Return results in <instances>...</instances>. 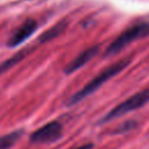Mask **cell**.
Segmentation results:
<instances>
[{
	"instance_id": "obj_1",
	"label": "cell",
	"mask_w": 149,
	"mask_h": 149,
	"mask_svg": "<svg viewBox=\"0 0 149 149\" xmlns=\"http://www.w3.org/2000/svg\"><path fill=\"white\" fill-rule=\"evenodd\" d=\"M130 63V58H123L120 59L113 64H111L109 66L105 68L99 74H97L95 77H93L86 85H84L83 88H80L78 92H76L73 95H71L66 102L68 106L74 105L79 101H81L83 99L87 98L88 95H91L92 93H94L101 85H104L106 81H108L111 78H113L115 74L120 73L126 66H128Z\"/></svg>"
},
{
	"instance_id": "obj_2",
	"label": "cell",
	"mask_w": 149,
	"mask_h": 149,
	"mask_svg": "<svg viewBox=\"0 0 149 149\" xmlns=\"http://www.w3.org/2000/svg\"><path fill=\"white\" fill-rule=\"evenodd\" d=\"M149 36V22H136L129 26L127 29H125L106 49L104 56L109 57L114 56L118 52H120L122 49H125L127 45H129L132 42Z\"/></svg>"
},
{
	"instance_id": "obj_3",
	"label": "cell",
	"mask_w": 149,
	"mask_h": 149,
	"mask_svg": "<svg viewBox=\"0 0 149 149\" xmlns=\"http://www.w3.org/2000/svg\"><path fill=\"white\" fill-rule=\"evenodd\" d=\"M148 102H149V88L139 91L135 94L130 95L128 99L123 100L122 102H120L119 105L113 107L99 122L104 123V122L112 121V120H114L119 116H122L125 114H128L133 111H136V109L141 108L142 106H144Z\"/></svg>"
},
{
	"instance_id": "obj_4",
	"label": "cell",
	"mask_w": 149,
	"mask_h": 149,
	"mask_svg": "<svg viewBox=\"0 0 149 149\" xmlns=\"http://www.w3.org/2000/svg\"><path fill=\"white\" fill-rule=\"evenodd\" d=\"M63 136V126L58 121H50L30 134L31 143H54Z\"/></svg>"
},
{
	"instance_id": "obj_5",
	"label": "cell",
	"mask_w": 149,
	"mask_h": 149,
	"mask_svg": "<svg viewBox=\"0 0 149 149\" xmlns=\"http://www.w3.org/2000/svg\"><path fill=\"white\" fill-rule=\"evenodd\" d=\"M37 29V22L34 19H27L24 20L10 35V37L7 41V45L10 48L17 47L22 44L26 40H28Z\"/></svg>"
},
{
	"instance_id": "obj_6",
	"label": "cell",
	"mask_w": 149,
	"mask_h": 149,
	"mask_svg": "<svg viewBox=\"0 0 149 149\" xmlns=\"http://www.w3.org/2000/svg\"><path fill=\"white\" fill-rule=\"evenodd\" d=\"M99 49H100V45H92L87 49H85L84 51H81L74 59H72L64 69V72L66 74H70V73H73L76 72L77 70H79L80 68H83L85 64H87L98 52H99Z\"/></svg>"
},
{
	"instance_id": "obj_7",
	"label": "cell",
	"mask_w": 149,
	"mask_h": 149,
	"mask_svg": "<svg viewBox=\"0 0 149 149\" xmlns=\"http://www.w3.org/2000/svg\"><path fill=\"white\" fill-rule=\"evenodd\" d=\"M66 26H68V23H66L65 20L57 22L55 26H52L51 28H49L48 30H45V31L38 37V42L45 43V42H49V41L56 38L57 36H59V35L64 31V29L66 28Z\"/></svg>"
},
{
	"instance_id": "obj_8",
	"label": "cell",
	"mask_w": 149,
	"mask_h": 149,
	"mask_svg": "<svg viewBox=\"0 0 149 149\" xmlns=\"http://www.w3.org/2000/svg\"><path fill=\"white\" fill-rule=\"evenodd\" d=\"M23 135L22 129H16L13 130L6 135L0 136V149H10Z\"/></svg>"
},
{
	"instance_id": "obj_9",
	"label": "cell",
	"mask_w": 149,
	"mask_h": 149,
	"mask_svg": "<svg viewBox=\"0 0 149 149\" xmlns=\"http://www.w3.org/2000/svg\"><path fill=\"white\" fill-rule=\"evenodd\" d=\"M30 49L29 48H27V49H24V50H21V51H19V52H16V54H14V56H12V57H9L8 59H6L2 64H0V73H2V72H5V71H8L10 68H13L15 64H17L20 61H22L30 51H29Z\"/></svg>"
},
{
	"instance_id": "obj_10",
	"label": "cell",
	"mask_w": 149,
	"mask_h": 149,
	"mask_svg": "<svg viewBox=\"0 0 149 149\" xmlns=\"http://www.w3.org/2000/svg\"><path fill=\"white\" fill-rule=\"evenodd\" d=\"M136 125H137V122H136V121H134V120L126 121V122H123V123L119 125V126H118V128H115V129L113 130V133L123 134V133H126V132H129V130L134 129V128L136 127Z\"/></svg>"
},
{
	"instance_id": "obj_11",
	"label": "cell",
	"mask_w": 149,
	"mask_h": 149,
	"mask_svg": "<svg viewBox=\"0 0 149 149\" xmlns=\"http://www.w3.org/2000/svg\"><path fill=\"white\" fill-rule=\"evenodd\" d=\"M92 148H93V144L92 143H85V144H83L80 147H77L74 149H92Z\"/></svg>"
}]
</instances>
